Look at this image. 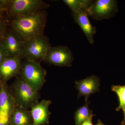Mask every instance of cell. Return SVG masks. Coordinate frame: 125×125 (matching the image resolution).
<instances>
[{"instance_id":"1","label":"cell","mask_w":125,"mask_h":125,"mask_svg":"<svg viewBox=\"0 0 125 125\" xmlns=\"http://www.w3.org/2000/svg\"><path fill=\"white\" fill-rule=\"evenodd\" d=\"M47 14L42 10L28 15L12 19L13 31L23 41L44 36Z\"/></svg>"},{"instance_id":"2","label":"cell","mask_w":125,"mask_h":125,"mask_svg":"<svg viewBox=\"0 0 125 125\" xmlns=\"http://www.w3.org/2000/svg\"><path fill=\"white\" fill-rule=\"evenodd\" d=\"M10 89L17 107L29 109L39 102L38 91L20 77L15 80Z\"/></svg>"},{"instance_id":"3","label":"cell","mask_w":125,"mask_h":125,"mask_svg":"<svg viewBox=\"0 0 125 125\" xmlns=\"http://www.w3.org/2000/svg\"><path fill=\"white\" fill-rule=\"evenodd\" d=\"M51 47L48 38L44 35L24 41L21 58L40 62L45 61Z\"/></svg>"},{"instance_id":"4","label":"cell","mask_w":125,"mask_h":125,"mask_svg":"<svg viewBox=\"0 0 125 125\" xmlns=\"http://www.w3.org/2000/svg\"><path fill=\"white\" fill-rule=\"evenodd\" d=\"M20 78L37 91L46 82L47 72L40 62L25 60L22 63Z\"/></svg>"},{"instance_id":"5","label":"cell","mask_w":125,"mask_h":125,"mask_svg":"<svg viewBox=\"0 0 125 125\" xmlns=\"http://www.w3.org/2000/svg\"><path fill=\"white\" fill-rule=\"evenodd\" d=\"M49 6L41 0H10L7 15L13 19L44 10Z\"/></svg>"},{"instance_id":"6","label":"cell","mask_w":125,"mask_h":125,"mask_svg":"<svg viewBox=\"0 0 125 125\" xmlns=\"http://www.w3.org/2000/svg\"><path fill=\"white\" fill-rule=\"evenodd\" d=\"M118 10L117 1L115 0H93L88 10L89 16L96 21L112 18Z\"/></svg>"},{"instance_id":"7","label":"cell","mask_w":125,"mask_h":125,"mask_svg":"<svg viewBox=\"0 0 125 125\" xmlns=\"http://www.w3.org/2000/svg\"><path fill=\"white\" fill-rule=\"evenodd\" d=\"M74 60L73 53L66 46L51 47L48 50L45 61L59 67H70Z\"/></svg>"},{"instance_id":"8","label":"cell","mask_w":125,"mask_h":125,"mask_svg":"<svg viewBox=\"0 0 125 125\" xmlns=\"http://www.w3.org/2000/svg\"><path fill=\"white\" fill-rule=\"evenodd\" d=\"M19 56H9L0 64V78L3 83L18 75L20 73L22 62Z\"/></svg>"},{"instance_id":"9","label":"cell","mask_w":125,"mask_h":125,"mask_svg":"<svg viewBox=\"0 0 125 125\" xmlns=\"http://www.w3.org/2000/svg\"><path fill=\"white\" fill-rule=\"evenodd\" d=\"M16 106L11 89L6 83H2L0 91V119H9V116Z\"/></svg>"},{"instance_id":"10","label":"cell","mask_w":125,"mask_h":125,"mask_svg":"<svg viewBox=\"0 0 125 125\" xmlns=\"http://www.w3.org/2000/svg\"><path fill=\"white\" fill-rule=\"evenodd\" d=\"M0 42L9 56L21 57L23 41L13 31H7Z\"/></svg>"},{"instance_id":"11","label":"cell","mask_w":125,"mask_h":125,"mask_svg":"<svg viewBox=\"0 0 125 125\" xmlns=\"http://www.w3.org/2000/svg\"><path fill=\"white\" fill-rule=\"evenodd\" d=\"M50 100L43 99L33 106L30 110L32 119V125H46L49 123L51 113L49 107Z\"/></svg>"},{"instance_id":"12","label":"cell","mask_w":125,"mask_h":125,"mask_svg":"<svg viewBox=\"0 0 125 125\" xmlns=\"http://www.w3.org/2000/svg\"><path fill=\"white\" fill-rule=\"evenodd\" d=\"M75 87L79 92L78 98L83 96L85 102L91 94L100 91V80L94 75L87 77L81 80L75 81Z\"/></svg>"},{"instance_id":"13","label":"cell","mask_w":125,"mask_h":125,"mask_svg":"<svg viewBox=\"0 0 125 125\" xmlns=\"http://www.w3.org/2000/svg\"><path fill=\"white\" fill-rule=\"evenodd\" d=\"M72 15L75 22L83 30L89 42L93 44L94 36L96 33V28L90 22L87 11L81 10L78 12L72 13Z\"/></svg>"},{"instance_id":"14","label":"cell","mask_w":125,"mask_h":125,"mask_svg":"<svg viewBox=\"0 0 125 125\" xmlns=\"http://www.w3.org/2000/svg\"><path fill=\"white\" fill-rule=\"evenodd\" d=\"M10 125H32L30 110L16 107L9 118Z\"/></svg>"},{"instance_id":"15","label":"cell","mask_w":125,"mask_h":125,"mask_svg":"<svg viewBox=\"0 0 125 125\" xmlns=\"http://www.w3.org/2000/svg\"><path fill=\"white\" fill-rule=\"evenodd\" d=\"M111 90L115 92L118 97L119 105L116 109L117 111L122 110L123 114V119L120 125H122L125 122V85H113Z\"/></svg>"},{"instance_id":"16","label":"cell","mask_w":125,"mask_h":125,"mask_svg":"<svg viewBox=\"0 0 125 125\" xmlns=\"http://www.w3.org/2000/svg\"><path fill=\"white\" fill-rule=\"evenodd\" d=\"M94 115L93 111L89 107V103L86 102L85 105L79 108L75 113V125H81L90 117Z\"/></svg>"},{"instance_id":"17","label":"cell","mask_w":125,"mask_h":125,"mask_svg":"<svg viewBox=\"0 0 125 125\" xmlns=\"http://www.w3.org/2000/svg\"><path fill=\"white\" fill-rule=\"evenodd\" d=\"M93 0H63V2L74 13L83 10L87 11Z\"/></svg>"},{"instance_id":"18","label":"cell","mask_w":125,"mask_h":125,"mask_svg":"<svg viewBox=\"0 0 125 125\" xmlns=\"http://www.w3.org/2000/svg\"><path fill=\"white\" fill-rule=\"evenodd\" d=\"M10 0H0V16L4 18V15H7Z\"/></svg>"},{"instance_id":"19","label":"cell","mask_w":125,"mask_h":125,"mask_svg":"<svg viewBox=\"0 0 125 125\" xmlns=\"http://www.w3.org/2000/svg\"><path fill=\"white\" fill-rule=\"evenodd\" d=\"M6 31V23L4 18L0 16V42L4 38Z\"/></svg>"},{"instance_id":"20","label":"cell","mask_w":125,"mask_h":125,"mask_svg":"<svg viewBox=\"0 0 125 125\" xmlns=\"http://www.w3.org/2000/svg\"><path fill=\"white\" fill-rule=\"evenodd\" d=\"M8 57L7 52L0 42V64Z\"/></svg>"},{"instance_id":"21","label":"cell","mask_w":125,"mask_h":125,"mask_svg":"<svg viewBox=\"0 0 125 125\" xmlns=\"http://www.w3.org/2000/svg\"><path fill=\"white\" fill-rule=\"evenodd\" d=\"M94 115L90 117L89 118L84 122L81 125H93L92 123V119Z\"/></svg>"},{"instance_id":"22","label":"cell","mask_w":125,"mask_h":125,"mask_svg":"<svg viewBox=\"0 0 125 125\" xmlns=\"http://www.w3.org/2000/svg\"><path fill=\"white\" fill-rule=\"evenodd\" d=\"M0 125H10L9 119H0Z\"/></svg>"},{"instance_id":"23","label":"cell","mask_w":125,"mask_h":125,"mask_svg":"<svg viewBox=\"0 0 125 125\" xmlns=\"http://www.w3.org/2000/svg\"><path fill=\"white\" fill-rule=\"evenodd\" d=\"M96 125H106L103 123L100 120H99L98 121V123Z\"/></svg>"},{"instance_id":"24","label":"cell","mask_w":125,"mask_h":125,"mask_svg":"<svg viewBox=\"0 0 125 125\" xmlns=\"http://www.w3.org/2000/svg\"><path fill=\"white\" fill-rule=\"evenodd\" d=\"M3 82H2V80L0 78V91L1 89V86H2V84Z\"/></svg>"},{"instance_id":"25","label":"cell","mask_w":125,"mask_h":125,"mask_svg":"<svg viewBox=\"0 0 125 125\" xmlns=\"http://www.w3.org/2000/svg\"><path fill=\"white\" fill-rule=\"evenodd\" d=\"M125 125V123H124V124H123V125Z\"/></svg>"},{"instance_id":"26","label":"cell","mask_w":125,"mask_h":125,"mask_svg":"<svg viewBox=\"0 0 125 125\" xmlns=\"http://www.w3.org/2000/svg\"></svg>"}]
</instances>
